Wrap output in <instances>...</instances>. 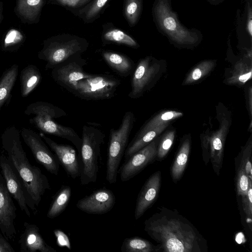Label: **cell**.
Masks as SVG:
<instances>
[{
	"label": "cell",
	"mask_w": 252,
	"mask_h": 252,
	"mask_svg": "<svg viewBox=\"0 0 252 252\" xmlns=\"http://www.w3.org/2000/svg\"><path fill=\"white\" fill-rule=\"evenodd\" d=\"M44 0H16L14 12L24 23L38 22Z\"/></svg>",
	"instance_id": "cell-19"
},
{
	"label": "cell",
	"mask_w": 252,
	"mask_h": 252,
	"mask_svg": "<svg viewBox=\"0 0 252 252\" xmlns=\"http://www.w3.org/2000/svg\"><path fill=\"white\" fill-rule=\"evenodd\" d=\"M105 137V134L97 128L86 125L83 127L80 152L82 164L79 176L82 186L97 180L101 147Z\"/></svg>",
	"instance_id": "cell-4"
},
{
	"label": "cell",
	"mask_w": 252,
	"mask_h": 252,
	"mask_svg": "<svg viewBox=\"0 0 252 252\" xmlns=\"http://www.w3.org/2000/svg\"><path fill=\"white\" fill-rule=\"evenodd\" d=\"M19 66L13 64L6 69L0 79V110L10 95L16 81Z\"/></svg>",
	"instance_id": "cell-25"
},
{
	"label": "cell",
	"mask_w": 252,
	"mask_h": 252,
	"mask_svg": "<svg viewBox=\"0 0 252 252\" xmlns=\"http://www.w3.org/2000/svg\"><path fill=\"white\" fill-rule=\"evenodd\" d=\"M159 71V64L152 58L147 57L140 60L133 72L128 96L132 99L141 96L151 88Z\"/></svg>",
	"instance_id": "cell-10"
},
{
	"label": "cell",
	"mask_w": 252,
	"mask_h": 252,
	"mask_svg": "<svg viewBox=\"0 0 252 252\" xmlns=\"http://www.w3.org/2000/svg\"><path fill=\"white\" fill-rule=\"evenodd\" d=\"M108 0H96L90 6L86 14L87 19L95 16L105 4Z\"/></svg>",
	"instance_id": "cell-39"
},
{
	"label": "cell",
	"mask_w": 252,
	"mask_h": 252,
	"mask_svg": "<svg viewBox=\"0 0 252 252\" xmlns=\"http://www.w3.org/2000/svg\"><path fill=\"white\" fill-rule=\"evenodd\" d=\"M235 167L236 193L237 196L240 197L247 194L250 179L246 175L243 164L237 158L235 160Z\"/></svg>",
	"instance_id": "cell-30"
},
{
	"label": "cell",
	"mask_w": 252,
	"mask_h": 252,
	"mask_svg": "<svg viewBox=\"0 0 252 252\" xmlns=\"http://www.w3.org/2000/svg\"><path fill=\"white\" fill-rule=\"evenodd\" d=\"M20 134L37 162L50 173L58 175L60 163L56 156L50 151L40 135L33 130L25 127L21 129Z\"/></svg>",
	"instance_id": "cell-9"
},
{
	"label": "cell",
	"mask_w": 252,
	"mask_h": 252,
	"mask_svg": "<svg viewBox=\"0 0 252 252\" xmlns=\"http://www.w3.org/2000/svg\"><path fill=\"white\" fill-rule=\"evenodd\" d=\"M228 122L226 120L221 121L219 130L207 137L210 160L215 173L219 176L221 169L225 140L228 129Z\"/></svg>",
	"instance_id": "cell-17"
},
{
	"label": "cell",
	"mask_w": 252,
	"mask_h": 252,
	"mask_svg": "<svg viewBox=\"0 0 252 252\" xmlns=\"http://www.w3.org/2000/svg\"><path fill=\"white\" fill-rule=\"evenodd\" d=\"M215 65L213 61H205L197 65L188 75L183 84L188 85L198 81L206 76Z\"/></svg>",
	"instance_id": "cell-29"
},
{
	"label": "cell",
	"mask_w": 252,
	"mask_h": 252,
	"mask_svg": "<svg viewBox=\"0 0 252 252\" xmlns=\"http://www.w3.org/2000/svg\"><path fill=\"white\" fill-rule=\"evenodd\" d=\"M116 203L114 193L106 188L100 189L80 199L76 203L80 210L90 214L102 215L110 211Z\"/></svg>",
	"instance_id": "cell-13"
},
{
	"label": "cell",
	"mask_w": 252,
	"mask_h": 252,
	"mask_svg": "<svg viewBox=\"0 0 252 252\" xmlns=\"http://www.w3.org/2000/svg\"><path fill=\"white\" fill-rule=\"evenodd\" d=\"M30 119L31 124L34 125L43 132L65 139L71 142L80 153L82 139L72 128L55 122L53 119L65 116L62 109L46 102L36 101L29 105L24 111Z\"/></svg>",
	"instance_id": "cell-3"
},
{
	"label": "cell",
	"mask_w": 252,
	"mask_h": 252,
	"mask_svg": "<svg viewBox=\"0 0 252 252\" xmlns=\"http://www.w3.org/2000/svg\"><path fill=\"white\" fill-rule=\"evenodd\" d=\"M58 1L64 5L74 6L78 4L79 0H58Z\"/></svg>",
	"instance_id": "cell-41"
},
{
	"label": "cell",
	"mask_w": 252,
	"mask_h": 252,
	"mask_svg": "<svg viewBox=\"0 0 252 252\" xmlns=\"http://www.w3.org/2000/svg\"><path fill=\"white\" fill-rule=\"evenodd\" d=\"M168 125L165 124L145 131L139 132L127 145L125 153V160L156 139Z\"/></svg>",
	"instance_id": "cell-20"
},
{
	"label": "cell",
	"mask_w": 252,
	"mask_h": 252,
	"mask_svg": "<svg viewBox=\"0 0 252 252\" xmlns=\"http://www.w3.org/2000/svg\"><path fill=\"white\" fill-rule=\"evenodd\" d=\"M20 136L16 127H7L1 136L2 147L21 180L28 207L35 214L37 212L35 206L39 205L46 190L50 189V186L47 177L40 169L30 164Z\"/></svg>",
	"instance_id": "cell-2"
},
{
	"label": "cell",
	"mask_w": 252,
	"mask_h": 252,
	"mask_svg": "<svg viewBox=\"0 0 252 252\" xmlns=\"http://www.w3.org/2000/svg\"><path fill=\"white\" fill-rule=\"evenodd\" d=\"M89 0H79V1L78 2V4L79 5H81L84 3L85 2H87Z\"/></svg>",
	"instance_id": "cell-44"
},
{
	"label": "cell",
	"mask_w": 252,
	"mask_h": 252,
	"mask_svg": "<svg viewBox=\"0 0 252 252\" xmlns=\"http://www.w3.org/2000/svg\"><path fill=\"white\" fill-rule=\"evenodd\" d=\"M54 233L56 238L57 244L59 246L66 247L69 250L71 249L69 239L65 233L59 229H55Z\"/></svg>",
	"instance_id": "cell-38"
},
{
	"label": "cell",
	"mask_w": 252,
	"mask_h": 252,
	"mask_svg": "<svg viewBox=\"0 0 252 252\" xmlns=\"http://www.w3.org/2000/svg\"><path fill=\"white\" fill-rule=\"evenodd\" d=\"M190 149V139L186 138L180 146L171 167V175L175 183L179 181L183 175L189 160Z\"/></svg>",
	"instance_id": "cell-22"
},
{
	"label": "cell",
	"mask_w": 252,
	"mask_h": 252,
	"mask_svg": "<svg viewBox=\"0 0 252 252\" xmlns=\"http://www.w3.org/2000/svg\"><path fill=\"white\" fill-rule=\"evenodd\" d=\"M0 167L9 193L17 202L22 211L31 217V212L21 180L7 158L2 154L0 156Z\"/></svg>",
	"instance_id": "cell-14"
},
{
	"label": "cell",
	"mask_w": 252,
	"mask_h": 252,
	"mask_svg": "<svg viewBox=\"0 0 252 252\" xmlns=\"http://www.w3.org/2000/svg\"><path fill=\"white\" fill-rule=\"evenodd\" d=\"M175 133L173 130L168 131L158 141L156 160L161 161L166 156L173 145Z\"/></svg>",
	"instance_id": "cell-32"
},
{
	"label": "cell",
	"mask_w": 252,
	"mask_h": 252,
	"mask_svg": "<svg viewBox=\"0 0 252 252\" xmlns=\"http://www.w3.org/2000/svg\"><path fill=\"white\" fill-rule=\"evenodd\" d=\"M252 142L251 137L237 157V159L243 164L246 175L252 180V168L251 163Z\"/></svg>",
	"instance_id": "cell-33"
},
{
	"label": "cell",
	"mask_w": 252,
	"mask_h": 252,
	"mask_svg": "<svg viewBox=\"0 0 252 252\" xmlns=\"http://www.w3.org/2000/svg\"><path fill=\"white\" fill-rule=\"evenodd\" d=\"M183 115V113L176 111H166L159 113L150 120L141 128L139 132H143L150 129L169 124V122L178 118Z\"/></svg>",
	"instance_id": "cell-27"
},
{
	"label": "cell",
	"mask_w": 252,
	"mask_h": 252,
	"mask_svg": "<svg viewBox=\"0 0 252 252\" xmlns=\"http://www.w3.org/2000/svg\"><path fill=\"white\" fill-rule=\"evenodd\" d=\"M71 194L70 186L64 185L60 189L55 195L47 212V217L54 219L59 216L68 205Z\"/></svg>",
	"instance_id": "cell-24"
},
{
	"label": "cell",
	"mask_w": 252,
	"mask_h": 252,
	"mask_svg": "<svg viewBox=\"0 0 252 252\" xmlns=\"http://www.w3.org/2000/svg\"><path fill=\"white\" fill-rule=\"evenodd\" d=\"M158 140L155 139L125 160L118 172L122 182L130 180L156 159Z\"/></svg>",
	"instance_id": "cell-11"
},
{
	"label": "cell",
	"mask_w": 252,
	"mask_h": 252,
	"mask_svg": "<svg viewBox=\"0 0 252 252\" xmlns=\"http://www.w3.org/2000/svg\"><path fill=\"white\" fill-rule=\"evenodd\" d=\"M41 78V73L35 65L30 64L24 68L20 74L22 96H27L38 85Z\"/></svg>",
	"instance_id": "cell-23"
},
{
	"label": "cell",
	"mask_w": 252,
	"mask_h": 252,
	"mask_svg": "<svg viewBox=\"0 0 252 252\" xmlns=\"http://www.w3.org/2000/svg\"><path fill=\"white\" fill-rule=\"evenodd\" d=\"M243 212L246 219L247 222L251 223L252 217V180H250L247 194L240 196Z\"/></svg>",
	"instance_id": "cell-35"
},
{
	"label": "cell",
	"mask_w": 252,
	"mask_h": 252,
	"mask_svg": "<svg viewBox=\"0 0 252 252\" xmlns=\"http://www.w3.org/2000/svg\"><path fill=\"white\" fill-rule=\"evenodd\" d=\"M104 38L108 41L123 44L132 47H136L137 44L130 36L123 32L114 29L107 32L104 35Z\"/></svg>",
	"instance_id": "cell-31"
},
{
	"label": "cell",
	"mask_w": 252,
	"mask_h": 252,
	"mask_svg": "<svg viewBox=\"0 0 252 252\" xmlns=\"http://www.w3.org/2000/svg\"><path fill=\"white\" fill-rule=\"evenodd\" d=\"M24 40V35L19 31L16 29L10 30L4 39V47L19 44Z\"/></svg>",
	"instance_id": "cell-36"
},
{
	"label": "cell",
	"mask_w": 252,
	"mask_h": 252,
	"mask_svg": "<svg viewBox=\"0 0 252 252\" xmlns=\"http://www.w3.org/2000/svg\"><path fill=\"white\" fill-rule=\"evenodd\" d=\"M2 10H3L2 3V2H0V22L1 21L2 16Z\"/></svg>",
	"instance_id": "cell-43"
},
{
	"label": "cell",
	"mask_w": 252,
	"mask_h": 252,
	"mask_svg": "<svg viewBox=\"0 0 252 252\" xmlns=\"http://www.w3.org/2000/svg\"><path fill=\"white\" fill-rule=\"evenodd\" d=\"M141 0H126L125 12L131 25L135 24L137 20L141 10Z\"/></svg>",
	"instance_id": "cell-34"
},
{
	"label": "cell",
	"mask_w": 252,
	"mask_h": 252,
	"mask_svg": "<svg viewBox=\"0 0 252 252\" xmlns=\"http://www.w3.org/2000/svg\"><path fill=\"white\" fill-rule=\"evenodd\" d=\"M16 207L0 173V231L7 240H13L16 237Z\"/></svg>",
	"instance_id": "cell-12"
},
{
	"label": "cell",
	"mask_w": 252,
	"mask_h": 252,
	"mask_svg": "<svg viewBox=\"0 0 252 252\" xmlns=\"http://www.w3.org/2000/svg\"><path fill=\"white\" fill-rule=\"evenodd\" d=\"M252 66L243 62L237 63L232 75L227 79L229 84L243 85L252 78Z\"/></svg>",
	"instance_id": "cell-28"
},
{
	"label": "cell",
	"mask_w": 252,
	"mask_h": 252,
	"mask_svg": "<svg viewBox=\"0 0 252 252\" xmlns=\"http://www.w3.org/2000/svg\"><path fill=\"white\" fill-rule=\"evenodd\" d=\"M122 252H159L157 245L138 237L125 238L121 247Z\"/></svg>",
	"instance_id": "cell-26"
},
{
	"label": "cell",
	"mask_w": 252,
	"mask_h": 252,
	"mask_svg": "<svg viewBox=\"0 0 252 252\" xmlns=\"http://www.w3.org/2000/svg\"><path fill=\"white\" fill-rule=\"evenodd\" d=\"M39 135L55 153L60 164L67 174L72 179L79 177L80 166L75 149L69 145L57 143L43 133H40Z\"/></svg>",
	"instance_id": "cell-15"
},
{
	"label": "cell",
	"mask_w": 252,
	"mask_h": 252,
	"mask_svg": "<svg viewBox=\"0 0 252 252\" xmlns=\"http://www.w3.org/2000/svg\"><path fill=\"white\" fill-rule=\"evenodd\" d=\"M85 48V45L76 39L61 40L51 38L44 42L38 58L46 62V69H53L69 58L80 54Z\"/></svg>",
	"instance_id": "cell-7"
},
{
	"label": "cell",
	"mask_w": 252,
	"mask_h": 252,
	"mask_svg": "<svg viewBox=\"0 0 252 252\" xmlns=\"http://www.w3.org/2000/svg\"><path fill=\"white\" fill-rule=\"evenodd\" d=\"M161 183V173L158 171L152 174L142 186L138 195L134 219H139L157 200Z\"/></svg>",
	"instance_id": "cell-16"
},
{
	"label": "cell",
	"mask_w": 252,
	"mask_h": 252,
	"mask_svg": "<svg viewBox=\"0 0 252 252\" xmlns=\"http://www.w3.org/2000/svg\"><path fill=\"white\" fill-rule=\"evenodd\" d=\"M86 64V61L79 54L75 55L52 69V77L59 85L73 94L78 81L93 74L84 70Z\"/></svg>",
	"instance_id": "cell-8"
},
{
	"label": "cell",
	"mask_w": 252,
	"mask_h": 252,
	"mask_svg": "<svg viewBox=\"0 0 252 252\" xmlns=\"http://www.w3.org/2000/svg\"><path fill=\"white\" fill-rule=\"evenodd\" d=\"M120 84V80L113 76L93 74L78 81L73 94L88 100L109 99L114 96Z\"/></svg>",
	"instance_id": "cell-6"
},
{
	"label": "cell",
	"mask_w": 252,
	"mask_h": 252,
	"mask_svg": "<svg viewBox=\"0 0 252 252\" xmlns=\"http://www.w3.org/2000/svg\"><path fill=\"white\" fill-rule=\"evenodd\" d=\"M163 27L167 32H175L180 29L177 21L171 15H165L162 20Z\"/></svg>",
	"instance_id": "cell-37"
},
{
	"label": "cell",
	"mask_w": 252,
	"mask_h": 252,
	"mask_svg": "<svg viewBox=\"0 0 252 252\" xmlns=\"http://www.w3.org/2000/svg\"><path fill=\"white\" fill-rule=\"evenodd\" d=\"M144 230L159 252H206L207 241L194 225L176 210L160 207L144 222Z\"/></svg>",
	"instance_id": "cell-1"
},
{
	"label": "cell",
	"mask_w": 252,
	"mask_h": 252,
	"mask_svg": "<svg viewBox=\"0 0 252 252\" xmlns=\"http://www.w3.org/2000/svg\"><path fill=\"white\" fill-rule=\"evenodd\" d=\"M102 55L107 64L119 75L126 77L133 72L134 64L127 57L109 51L103 52Z\"/></svg>",
	"instance_id": "cell-21"
},
{
	"label": "cell",
	"mask_w": 252,
	"mask_h": 252,
	"mask_svg": "<svg viewBox=\"0 0 252 252\" xmlns=\"http://www.w3.org/2000/svg\"><path fill=\"white\" fill-rule=\"evenodd\" d=\"M248 30L250 33V35H252V21L251 19L248 22Z\"/></svg>",
	"instance_id": "cell-42"
},
{
	"label": "cell",
	"mask_w": 252,
	"mask_h": 252,
	"mask_svg": "<svg viewBox=\"0 0 252 252\" xmlns=\"http://www.w3.org/2000/svg\"><path fill=\"white\" fill-rule=\"evenodd\" d=\"M19 240L21 252H57L48 245L41 235L38 227L32 223L25 222Z\"/></svg>",
	"instance_id": "cell-18"
},
{
	"label": "cell",
	"mask_w": 252,
	"mask_h": 252,
	"mask_svg": "<svg viewBox=\"0 0 252 252\" xmlns=\"http://www.w3.org/2000/svg\"><path fill=\"white\" fill-rule=\"evenodd\" d=\"M135 122L132 112L127 111L123 116L118 129L111 128L107 149L106 179L115 184L117 179L120 164L128 145L131 131Z\"/></svg>",
	"instance_id": "cell-5"
},
{
	"label": "cell",
	"mask_w": 252,
	"mask_h": 252,
	"mask_svg": "<svg viewBox=\"0 0 252 252\" xmlns=\"http://www.w3.org/2000/svg\"><path fill=\"white\" fill-rule=\"evenodd\" d=\"M8 240L0 231V252H15Z\"/></svg>",
	"instance_id": "cell-40"
}]
</instances>
